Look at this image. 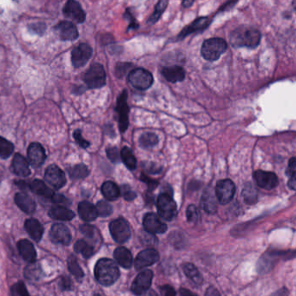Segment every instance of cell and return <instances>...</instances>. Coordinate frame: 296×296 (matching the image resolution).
Here are the masks:
<instances>
[{"label":"cell","mask_w":296,"mask_h":296,"mask_svg":"<svg viewBox=\"0 0 296 296\" xmlns=\"http://www.w3.org/2000/svg\"><path fill=\"white\" fill-rule=\"evenodd\" d=\"M262 39L261 32L255 28L241 26L232 31L229 36V41L232 46L235 48L257 47Z\"/></svg>","instance_id":"obj_1"},{"label":"cell","mask_w":296,"mask_h":296,"mask_svg":"<svg viewBox=\"0 0 296 296\" xmlns=\"http://www.w3.org/2000/svg\"><path fill=\"white\" fill-rule=\"evenodd\" d=\"M119 269L116 262L110 259H100L96 264V279L102 286L113 285L119 278Z\"/></svg>","instance_id":"obj_2"},{"label":"cell","mask_w":296,"mask_h":296,"mask_svg":"<svg viewBox=\"0 0 296 296\" xmlns=\"http://www.w3.org/2000/svg\"><path fill=\"white\" fill-rule=\"evenodd\" d=\"M228 44L221 38H211L206 39L201 45V54L205 60L214 62L221 58V55L227 51Z\"/></svg>","instance_id":"obj_3"},{"label":"cell","mask_w":296,"mask_h":296,"mask_svg":"<svg viewBox=\"0 0 296 296\" xmlns=\"http://www.w3.org/2000/svg\"><path fill=\"white\" fill-rule=\"evenodd\" d=\"M83 81L87 88L100 89L106 85V72L104 67L99 63L92 64L83 75Z\"/></svg>","instance_id":"obj_4"},{"label":"cell","mask_w":296,"mask_h":296,"mask_svg":"<svg viewBox=\"0 0 296 296\" xmlns=\"http://www.w3.org/2000/svg\"><path fill=\"white\" fill-rule=\"evenodd\" d=\"M157 207L161 217L166 221H172L177 215V203L172 199V193L170 192H164L159 195Z\"/></svg>","instance_id":"obj_5"},{"label":"cell","mask_w":296,"mask_h":296,"mask_svg":"<svg viewBox=\"0 0 296 296\" xmlns=\"http://www.w3.org/2000/svg\"><path fill=\"white\" fill-rule=\"evenodd\" d=\"M129 84L139 91H146L154 83V77L151 72L143 68L131 70L128 77Z\"/></svg>","instance_id":"obj_6"},{"label":"cell","mask_w":296,"mask_h":296,"mask_svg":"<svg viewBox=\"0 0 296 296\" xmlns=\"http://www.w3.org/2000/svg\"><path fill=\"white\" fill-rule=\"evenodd\" d=\"M109 231L114 241L118 243L127 242L131 235L129 223L123 218H117L109 223Z\"/></svg>","instance_id":"obj_7"},{"label":"cell","mask_w":296,"mask_h":296,"mask_svg":"<svg viewBox=\"0 0 296 296\" xmlns=\"http://www.w3.org/2000/svg\"><path fill=\"white\" fill-rule=\"evenodd\" d=\"M128 92L123 90L116 100V111L118 114V123L121 132L126 131L129 126V107L127 103Z\"/></svg>","instance_id":"obj_8"},{"label":"cell","mask_w":296,"mask_h":296,"mask_svg":"<svg viewBox=\"0 0 296 296\" xmlns=\"http://www.w3.org/2000/svg\"><path fill=\"white\" fill-rule=\"evenodd\" d=\"M93 55V49L86 43L80 44L72 51V64L74 68H81L85 66Z\"/></svg>","instance_id":"obj_9"},{"label":"cell","mask_w":296,"mask_h":296,"mask_svg":"<svg viewBox=\"0 0 296 296\" xmlns=\"http://www.w3.org/2000/svg\"><path fill=\"white\" fill-rule=\"evenodd\" d=\"M53 31L63 41H75L79 38V30L72 21H60L53 27Z\"/></svg>","instance_id":"obj_10"},{"label":"cell","mask_w":296,"mask_h":296,"mask_svg":"<svg viewBox=\"0 0 296 296\" xmlns=\"http://www.w3.org/2000/svg\"><path fill=\"white\" fill-rule=\"evenodd\" d=\"M235 193V185L231 180L224 179L218 182L215 187V195L221 204H227L232 201Z\"/></svg>","instance_id":"obj_11"},{"label":"cell","mask_w":296,"mask_h":296,"mask_svg":"<svg viewBox=\"0 0 296 296\" xmlns=\"http://www.w3.org/2000/svg\"><path fill=\"white\" fill-rule=\"evenodd\" d=\"M63 13L78 24H83L86 20V13L77 0H67L63 8Z\"/></svg>","instance_id":"obj_12"},{"label":"cell","mask_w":296,"mask_h":296,"mask_svg":"<svg viewBox=\"0 0 296 296\" xmlns=\"http://www.w3.org/2000/svg\"><path fill=\"white\" fill-rule=\"evenodd\" d=\"M153 276V272L149 269L139 273L136 279L134 280L131 286L133 293L135 295H143L146 293L151 286Z\"/></svg>","instance_id":"obj_13"},{"label":"cell","mask_w":296,"mask_h":296,"mask_svg":"<svg viewBox=\"0 0 296 296\" xmlns=\"http://www.w3.org/2000/svg\"><path fill=\"white\" fill-rule=\"evenodd\" d=\"M44 177H45V180L47 181L48 184L55 188L56 190L61 189L66 184L65 173L62 171L60 168H58L55 164H51L47 167L44 173Z\"/></svg>","instance_id":"obj_14"},{"label":"cell","mask_w":296,"mask_h":296,"mask_svg":"<svg viewBox=\"0 0 296 296\" xmlns=\"http://www.w3.org/2000/svg\"><path fill=\"white\" fill-rule=\"evenodd\" d=\"M211 23L210 18L208 17H198L196 20L193 21L191 24H188L187 26L180 31V33L177 35V39L178 40H183L185 38H187L188 36L191 34L196 33V32H199V31H204L205 29L209 26V24Z\"/></svg>","instance_id":"obj_15"},{"label":"cell","mask_w":296,"mask_h":296,"mask_svg":"<svg viewBox=\"0 0 296 296\" xmlns=\"http://www.w3.org/2000/svg\"><path fill=\"white\" fill-rule=\"evenodd\" d=\"M50 238L54 243L69 245L72 242V234L65 225L57 223L51 227Z\"/></svg>","instance_id":"obj_16"},{"label":"cell","mask_w":296,"mask_h":296,"mask_svg":"<svg viewBox=\"0 0 296 296\" xmlns=\"http://www.w3.org/2000/svg\"><path fill=\"white\" fill-rule=\"evenodd\" d=\"M255 183L264 190H273L278 185V177L276 174L263 170H256L254 173Z\"/></svg>","instance_id":"obj_17"},{"label":"cell","mask_w":296,"mask_h":296,"mask_svg":"<svg viewBox=\"0 0 296 296\" xmlns=\"http://www.w3.org/2000/svg\"><path fill=\"white\" fill-rule=\"evenodd\" d=\"M143 223L145 230L154 235L164 234L167 231V225L161 221L158 215L154 213H148L145 214V216L143 218Z\"/></svg>","instance_id":"obj_18"},{"label":"cell","mask_w":296,"mask_h":296,"mask_svg":"<svg viewBox=\"0 0 296 296\" xmlns=\"http://www.w3.org/2000/svg\"><path fill=\"white\" fill-rule=\"evenodd\" d=\"M159 260V254L156 249H147L140 252L135 260V268L137 270L153 265Z\"/></svg>","instance_id":"obj_19"},{"label":"cell","mask_w":296,"mask_h":296,"mask_svg":"<svg viewBox=\"0 0 296 296\" xmlns=\"http://www.w3.org/2000/svg\"><path fill=\"white\" fill-rule=\"evenodd\" d=\"M161 74L168 82L172 83V84L183 82L186 77V72L184 71V69L179 65L165 66L161 70Z\"/></svg>","instance_id":"obj_20"},{"label":"cell","mask_w":296,"mask_h":296,"mask_svg":"<svg viewBox=\"0 0 296 296\" xmlns=\"http://www.w3.org/2000/svg\"><path fill=\"white\" fill-rule=\"evenodd\" d=\"M28 159L31 165L34 167H39L44 164L46 154L41 144L32 143L30 144L27 150Z\"/></svg>","instance_id":"obj_21"},{"label":"cell","mask_w":296,"mask_h":296,"mask_svg":"<svg viewBox=\"0 0 296 296\" xmlns=\"http://www.w3.org/2000/svg\"><path fill=\"white\" fill-rule=\"evenodd\" d=\"M17 249L24 261L30 263L36 262L37 252L35 250L34 246L30 241H28L26 239L20 240L17 242Z\"/></svg>","instance_id":"obj_22"},{"label":"cell","mask_w":296,"mask_h":296,"mask_svg":"<svg viewBox=\"0 0 296 296\" xmlns=\"http://www.w3.org/2000/svg\"><path fill=\"white\" fill-rule=\"evenodd\" d=\"M11 170L14 174L21 177H27L31 174L30 166L27 160L20 154H16L11 163Z\"/></svg>","instance_id":"obj_23"},{"label":"cell","mask_w":296,"mask_h":296,"mask_svg":"<svg viewBox=\"0 0 296 296\" xmlns=\"http://www.w3.org/2000/svg\"><path fill=\"white\" fill-rule=\"evenodd\" d=\"M15 203L22 211L26 214H32L36 210V203L33 199L25 193L20 192L15 195Z\"/></svg>","instance_id":"obj_24"},{"label":"cell","mask_w":296,"mask_h":296,"mask_svg":"<svg viewBox=\"0 0 296 296\" xmlns=\"http://www.w3.org/2000/svg\"><path fill=\"white\" fill-rule=\"evenodd\" d=\"M216 195L210 188L207 189L201 197V208L208 214H214L216 211Z\"/></svg>","instance_id":"obj_25"},{"label":"cell","mask_w":296,"mask_h":296,"mask_svg":"<svg viewBox=\"0 0 296 296\" xmlns=\"http://www.w3.org/2000/svg\"><path fill=\"white\" fill-rule=\"evenodd\" d=\"M24 228L34 241L38 242L44 234V227L37 219H28L24 223Z\"/></svg>","instance_id":"obj_26"},{"label":"cell","mask_w":296,"mask_h":296,"mask_svg":"<svg viewBox=\"0 0 296 296\" xmlns=\"http://www.w3.org/2000/svg\"><path fill=\"white\" fill-rule=\"evenodd\" d=\"M49 215L50 217L58 221H71L75 217L74 212L59 205L51 207L49 210Z\"/></svg>","instance_id":"obj_27"},{"label":"cell","mask_w":296,"mask_h":296,"mask_svg":"<svg viewBox=\"0 0 296 296\" xmlns=\"http://www.w3.org/2000/svg\"><path fill=\"white\" fill-rule=\"evenodd\" d=\"M79 216L86 221H94L99 215L97 207L89 201H81L79 203Z\"/></svg>","instance_id":"obj_28"},{"label":"cell","mask_w":296,"mask_h":296,"mask_svg":"<svg viewBox=\"0 0 296 296\" xmlns=\"http://www.w3.org/2000/svg\"><path fill=\"white\" fill-rule=\"evenodd\" d=\"M114 257L116 259V262L122 266L124 269H130L133 263V257L129 249L123 247L117 248L114 251Z\"/></svg>","instance_id":"obj_29"},{"label":"cell","mask_w":296,"mask_h":296,"mask_svg":"<svg viewBox=\"0 0 296 296\" xmlns=\"http://www.w3.org/2000/svg\"><path fill=\"white\" fill-rule=\"evenodd\" d=\"M30 189L35 194L38 195L42 197L48 198V199H51L55 194L50 188H48L45 185L43 181L38 180V179L31 182V184H30Z\"/></svg>","instance_id":"obj_30"},{"label":"cell","mask_w":296,"mask_h":296,"mask_svg":"<svg viewBox=\"0 0 296 296\" xmlns=\"http://www.w3.org/2000/svg\"><path fill=\"white\" fill-rule=\"evenodd\" d=\"M119 188L110 181H107L102 184V193L103 197L109 201H115L120 196Z\"/></svg>","instance_id":"obj_31"},{"label":"cell","mask_w":296,"mask_h":296,"mask_svg":"<svg viewBox=\"0 0 296 296\" xmlns=\"http://www.w3.org/2000/svg\"><path fill=\"white\" fill-rule=\"evenodd\" d=\"M184 272L189 279L191 280L195 284L201 285L202 283V276L198 271L196 266L191 263H185L184 265Z\"/></svg>","instance_id":"obj_32"},{"label":"cell","mask_w":296,"mask_h":296,"mask_svg":"<svg viewBox=\"0 0 296 296\" xmlns=\"http://www.w3.org/2000/svg\"><path fill=\"white\" fill-rule=\"evenodd\" d=\"M168 3H169V0H159L157 2L156 6H155L153 13L150 15V17H149V19L147 21L148 24L152 25V24H156L157 21L160 19L162 15L167 9Z\"/></svg>","instance_id":"obj_33"},{"label":"cell","mask_w":296,"mask_h":296,"mask_svg":"<svg viewBox=\"0 0 296 296\" xmlns=\"http://www.w3.org/2000/svg\"><path fill=\"white\" fill-rule=\"evenodd\" d=\"M43 275V270L41 267L38 265V263L32 262L30 265H28L24 269V276L25 278L31 281H38L41 279Z\"/></svg>","instance_id":"obj_34"},{"label":"cell","mask_w":296,"mask_h":296,"mask_svg":"<svg viewBox=\"0 0 296 296\" xmlns=\"http://www.w3.org/2000/svg\"><path fill=\"white\" fill-rule=\"evenodd\" d=\"M158 136L154 133L147 132L143 133L142 136H140L139 145L144 149H150L156 146L158 143Z\"/></svg>","instance_id":"obj_35"},{"label":"cell","mask_w":296,"mask_h":296,"mask_svg":"<svg viewBox=\"0 0 296 296\" xmlns=\"http://www.w3.org/2000/svg\"><path fill=\"white\" fill-rule=\"evenodd\" d=\"M74 249L76 252L81 254L85 258H90L94 254V249L92 246L85 240H79L76 242Z\"/></svg>","instance_id":"obj_36"},{"label":"cell","mask_w":296,"mask_h":296,"mask_svg":"<svg viewBox=\"0 0 296 296\" xmlns=\"http://www.w3.org/2000/svg\"><path fill=\"white\" fill-rule=\"evenodd\" d=\"M121 158L123 160V164L126 165L129 170H135L136 167V159L135 156L133 155L132 151L128 147H124L123 150H121Z\"/></svg>","instance_id":"obj_37"},{"label":"cell","mask_w":296,"mask_h":296,"mask_svg":"<svg viewBox=\"0 0 296 296\" xmlns=\"http://www.w3.org/2000/svg\"><path fill=\"white\" fill-rule=\"evenodd\" d=\"M69 175L72 179H83L89 176L90 171L85 164H80L69 169Z\"/></svg>","instance_id":"obj_38"},{"label":"cell","mask_w":296,"mask_h":296,"mask_svg":"<svg viewBox=\"0 0 296 296\" xmlns=\"http://www.w3.org/2000/svg\"><path fill=\"white\" fill-rule=\"evenodd\" d=\"M68 268L70 272L72 273V276H75L76 278L78 280L82 279L84 276H85L81 267L79 266L78 260L76 259L74 255H72V256L69 257Z\"/></svg>","instance_id":"obj_39"},{"label":"cell","mask_w":296,"mask_h":296,"mask_svg":"<svg viewBox=\"0 0 296 296\" xmlns=\"http://www.w3.org/2000/svg\"><path fill=\"white\" fill-rule=\"evenodd\" d=\"M242 197L244 198L246 203L254 204L257 201L258 194H257V191L251 184H248L242 191Z\"/></svg>","instance_id":"obj_40"},{"label":"cell","mask_w":296,"mask_h":296,"mask_svg":"<svg viewBox=\"0 0 296 296\" xmlns=\"http://www.w3.org/2000/svg\"><path fill=\"white\" fill-rule=\"evenodd\" d=\"M14 146L10 141L1 137L0 138V157L2 159H6L12 154Z\"/></svg>","instance_id":"obj_41"},{"label":"cell","mask_w":296,"mask_h":296,"mask_svg":"<svg viewBox=\"0 0 296 296\" xmlns=\"http://www.w3.org/2000/svg\"><path fill=\"white\" fill-rule=\"evenodd\" d=\"M132 63H124V62H119L116 65L115 67V75L117 79H122L125 77L129 71L133 68Z\"/></svg>","instance_id":"obj_42"},{"label":"cell","mask_w":296,"mask_h":296,"mask_svg":"<svg viewBox=\"0 0 296 296\" xmlns=\"http://www.w3.org/2000/svg\"><path fill=\"white\" fill-rule=\"evenodd\" d=\"M96 207H97V209H98V213H99V216L107 217V216H109V215L112 214V206L109 204V202H107V201H99L97 203Z\"/></svg>","instance_id":"obj_43"},{"label":"cell","mask_w":296,"mask_h":296,"mask_svg":"<svg viewBox=\"0 0 296 296\" xmlns=\"http://www.w3.org/2000/svg\"><path fill=\"white\" fill-rule=\"evenodd\" d=\"M28 31L31 32V34L38 35L39 37H42L46 31L47 26L46 24L43 22H38V23H32V24H28Z\"/></svg>","instance_id":"obj_44"},{"label":"cell","mask_w":296,"mask_h":296,"mask_svg":"<svg viewBox=\"0 0 296 296\" xmlns=\"http://www.w3.org/2000/svg\"><path fill=\"white\" fill-rule=\"evenodd\" d=\"M10 294L14 296H29L26 288L24 286V283L22 282L14 284L10 289Z\"/></svg>","instance_id":"obj_45"},{"label":"cell","mask_w":296,"mask_h":296,"mask_svg":"<svg viewBox=\"0 0 296 296\" xmlns=\"http://www.w3.org/2000/svg\"><path fill=\"white\" fill-rule=\"evenodd\" d=\"M123 17L125 20L129 21V26H128L127 31H130V30H136L139 28V24L137 23V21L133 16V14L130 12L129 9H127L125 10V12L123 14Z\"/></svg>","instance_id":"obj_46"},{"label":"cell","mask_w":296,"mask_h":296,"mask_svg":"<svg viewBox=\"0 0 296 296\" xmlns=\"http://www.w3.org/2000/svg\"><path fill=\"white\" fill-rule=\"evenodd\" d=\"M187 219L190 222H197L200 218V213L195 205H190L187 208Z\"/></svg>","instance_id":"obj_47"},{"label":"cell","mask_w":296,"mask_h":296,"mask_svg":"<svg viewBox=\"0 0 296 296\" xmlns=\"http://www.w3.org/2000/svg\"><path fill=\"white\" fill-rule=\"evenodd\" d=\"M80 231L82 232L83 235H85L89 239H93L97 235V229L92 225H81Z\"/></svg>","instance_id":"obj_48"},{"label":"cell","mask_w":296,"mask_h":296,"mask_svg":"<svg viewBox=\"0 0 296 296\" xmlns=\"http://www.w3.org/2000/svg\"><path fill=\"white\" fill-rule=\"evenodd\" d=\"M73 136H74V139L76 140V142L79 144V146L82 147L84 149H86V148H88V147L91 145L90 142L86 141V140L83 137L82 132H81L80 129H77V130H75V131H74V134H73Z\"/></svg>","instance_id":"obj_49"},{"label":"cell","mask_w":296,"mask_h":296,"mask_svg":"<svg viewBox=\"0 0 296 296\" xmlns=\"http://www.w3.org/2000/svg\"><path fill=\"white\" fill-rule=\"evenodd\" d=\"M106 154H107V157H109V160L111 161L114 164H116V163L119 162V153H118V150L116 149V147L107 148Z\"/></svg>","instance_id":"obj_50"},{"label":"cell","mask_w":296,"mask_h":296,"mask_svg":"<svg viewBox=\"0 0 296 296\" xmlns=\"http://www.w3.org/2000/svg\"><path fill=\"white\" fill-rule=\"evenodd\" d=\"M121 192L123 194V197L127 201H132L136 197V194L134 191L130 190V188L128 185H123L121 188Z\"/></svg>","instance_id":"obj_51"},{"label":"cell","mask_w":296,"mask_h":296,"mask_svg":"<svg viewBox=\"0 0 296 296\" xmlns=\"http://www.w3.org/2000/svg\"><path fill=\"white\" fill-rule=\"evenodd\" d=\"M51 201L57 204H63L64 206L70 204V201L63 195L54 194V196L51 198Z\"/></svg>","instance_id":"obj_52"},{"label":"cell","mask_w":296,"mask_h":296,"mask_svg":"<svg viewBox=\"0 0 296 296\" xmlns=\"http://www.w3.org/2000/svg\"><path fill=\"white\" fill-rule=\"evenodd\" d=\"M59 288L61 290H71L72 289V282L68 276H63L59 281Z\"/></svg>","instance_id":"obj_53"},{"label":"cell","mask_w":296,"mask_h":296,"mask_svg":"<svg viewBox=\"0 0 296 296\" xmlns=\"http://www.w3.org/2000/svg\"><path fill=\"white\" fill-rule=\"evenodd\" d=\"M140 179L143 181V182L147 183L148 188H149V191H154L157 187V185H158V182L157 181L151 180L149 177H145L143 174L141 175V178Z\"/></svg>","instance_id":"obj_54"},{"label":"cell","mask_w":296,"mask_h":296,"mask_svg":"<svg viewBox=\"0 0 296 296\" xmlns=\"http://www.w3.org/2000/svg\"><path fill=\"white\" fill-rule=\"evenodd\" d=\"M143 167L147 170V172L150 174L160 173L161 170H162V168L157 166V164H144Z\"/></svg>","instance_id":"obj_55"},{"label":"cell","mask_w":296,"mask_h":296,"mask_svg":"<svg viewBox=\"0 0 296 296\" xmlns=\"http://www.w3.org/2000/svg\"><path fill=\"white\" fill-rule=\"evenodd\" d=\"M161 293L163 296H176V291L170 285H164L160 288Z\"/></svg>","instance_id":"obj_56"},{"label":"cell","mask_w":296,"mask_h":296,"mask_svg":"<svg viewBox=\"0 0 296 296\" xmlns=\"http://www.w3.org/2000/svg\"><path fill=\"white\" fill-rule=\"evenodd\" d=\"M295 173H296V157H293L290 159L289 166L287 169V175H289L290 177Z\"/></svg>","instance_id":"obj_57"},{"label":"cell","mask_w":296,"mask_h":296,"mask_svg":"<svg viewBox=\"0 0 296 296\" xmlns=\"http://www.w3.org/2000/svg\"><path fill=\"white\" fill-rule=\"evenodd\" d=\"M237 2H238V0H228L227 3H225L223 5L220 7V9L218 11L222 12V11H227V10H230L233 7L235 6Z\"/></svg>","instance_id":"obj_58"},{"label":"cell","mask_w":296,"mask_h":296,"mask_svg":"<svg viewBox=\"0 0 296 296\" xmlns=\"http://www.w3.org/2000/svg\"><path fill=\"white\" fill-rule=\"evenodd\" d=\"M288 185H289V187H290L291 190L296 191V173L294 174V175H292V176L290 177V181H289V183H288Z\"/></svg>","instance_id":"obj_59"},{"label":"cell","mask_w":296,"mask_h":296,"mask_svg":"<svg viewBox=\"0 0 296 296\" xmlns=\"http://www.w3.org/2000/svg\"><path fill=\"white\" fill-rule=\"evenodd\" d=\"M206 296H220V293L214 288H209L206 292Z\"/></svg>","instance_id":"obj_60"},{"label":"cell","mask_w":296,"mask_h":296,"mask_svg":"<svg viewBox=\"0 0 296 296\" xmlns=\"http://www.w3.org/2000/svg\"><path fill=\"white\" fill-rule=\"evenodd\" d=\"M195 1H196V0H183L182 5H183V7H184V8H190V7L193 5Z\"/></svg>","instance_id":"obj_61"},{"label":"cell","mask_w":296,"mask_h":296,"mask_svg":"<svg viewBox=\"0 0 296 296\" xmlns=\"http://www.w3.org/2000/svg\"><path fill=\"white\" fill-rule=\"evenodd\" d=\"M16 184H17L18 187L21 188V189H24V188L27 187L28 185L26 183H24V182H16Z\"/></svg>","instance_id":"obj_62"},{"label":"cell","mask_w":296,"mask_h":296,"mask_svg":"<svg viewBox=\"0 0 296 296\" xmlns=\"http://www.w3.org/2000/svg\"><path fill=\"white\" fill-rule=\"evenodd\" d=\"M180 294L182 296H187V295H191V296H193L194 294L191 292V291H188L186 290H180Z\"/></svg>","instance_id":"obj_63"}]
</instances>
